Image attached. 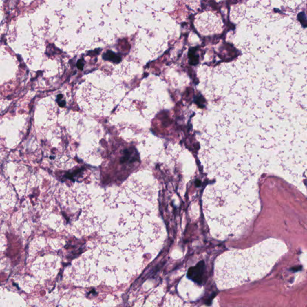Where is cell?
<instances>
[{
    "label": "cell",
    "mask_w": 307,
    "mask_h": 307,
    "mask_svg": "<svg viewBox=\"0 0 307 307\" xmlns=\"http://www.w3.org/2000/svg\"><path fill=\"white\" fill-rule=\"evenodd\" d=\"M82 102L89 111L98 112L99 109L102 110L111 98L108 94L103 90H100L92 85L88 84L83 87L80 96Z\"/></svg>",
    "instance_id": "obj_3"
},
{
    "label": "cell",
    "mask_w": 307,
    "mask_h": 307,
    "mask_svg": "<svg viewBox=\"0 0 307 307\" xmlns=\"http://www.w3.org/2000/svg\"><path fill=\"white\" fill-rule=\"evenodd\" d=\"M103 57L106 59H109V60H113L114 61H118V59L119 57L116 55L114 52H111V51H108L104 55Z\"/></svg>",
    "instance_id": "obj_4"
},
{
    "label": "cell",
    "mask_w": 307,
    "mask_h": 307,
    "mask_svg": "<svg viewBox=\"0 0 307 307\" xmlns=\"http://www.w3.org/2000/svg\"><path fill=\"white\" fill-rule=\"evenodd\" d=\"M286 251L283 242L269 239L247 249L224 253L215 262L214 277L218 288H233L262 278Z\"/></svg>",
    "instance_id": "obj_2"
},
{
    "label": "cell",
    "mask_w": 307,
    "mask_h": 307,
    "mask_svg": "<svg viewBox=\"0 0 307 307\" xmlns=\"http://www.w3.org/2000/svg\"><path fill=\"white\" fill-rule=\"evenodd\" d=\"M298 18H299V19L300 21V22L302 23V25H304V27H306V16H305V14H304V12L300 13L299 14V16H298Z\"/></svg>",
    "instance_id": "obj_5"
},
{
    "label": "cell",
    "mask_w": 307,
    "mask_h": 307,
    "mask_svg": "<svg viewBox=\"0 0 307 307\" xmlns=\"http://www.w3.org/2000/svg\"><path fill=\"white\" fill-rule=\"evenodd\" d=\"M202 200L207 222L213 233L219 237L242 231L256 215L260 206L254 188L233 184L211 187L204 191Z\"/></svg>",
    "instance_id": "obj_1"
}]
</instances>
